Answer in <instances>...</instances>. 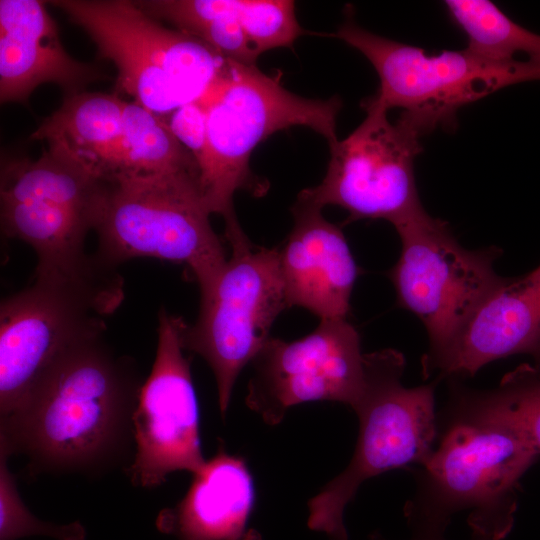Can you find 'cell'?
<instances>
[{
    "label": "cell",
    "instance_id": "6da1fadb",
    "mask_svg": "<svg viewBox=\"0 0 540 540\" xmlns=\"http://www.w3.org/2000/svg\"><path fill=\"white\" fill-rule=\"evenodd\" d=\"M144 381L99 336L60 357L21 405L0 417V449L27 473L101 477L135 456L133 417Z\"/></svg>",
    "mask_w": 540,
    "mask_h": 540
},
{
    "label": "cell",
    "instance_id": "7a4b0ae2",
    "mask_svg": "<svg viewBox=\"0 0 540 540\" xmlns=\"http://www.w3.org/2000/svg\"><path fill=\"white\" fill-rule=\"evenodd\" d=\"M440 441L416 472L404 508L412 531L444 534L467 511L472 538L503 540L514 525L519 482L538 458L496 389L473 390L450 379Z\"/></svg>",
    "mask_w": 540,
    "mask_h": 540
},
{
    "label": "cell",
    "instance_id": "3957f363",
    "mask_svg": "<svg viewBox=\"0 0 540 540\" xmlns=\"http://www.w3.org/2000/svg\"><path fill=\"white\" fill-rule=\"evenodd\" d=\"M123 300L117 267L96 253L37 263L31 283L0 305V417L16 410L66 352L103 336Z\"/></svg>",
    "mask_w": 540,
    "mask_h": 540
},
{
    "label": "cell",
    "instance_id": "277c9868",
    "mask_svg": "<svg viewBox=\"0 0 540 540\" xmlns=\"http://www.w3.org/2000/svg\"><path fill=\"white\" fill-rule=\"evenodd\" d=\"M205 112L203 149L196 160L199 185L211 214L225 222V234L241 228L233 205L237 191L262 195L267 186L250 169L254 149L272 134L294 126L312 129L328 144L336 141L342 102L301 97L287 90L279 76L256 65L228 60L199 99Z\"/></svg>",
    "mask_w": 540,
    "mask_h": 540
},
{
    "label": "cell",
    "instance_id": "5b68a950",
    "mask_svg": "<svg viewBox=\"0 0 540 540\" xmlns=\"http://www.w3.org/2000/svg\"><path fill=\"white\" fill-rule=\"evenodd\" d=\"M210 215L197 173L117 176L105 181L96 254L115 267L138 257L183 264L201 294L227 262Z\"/></svg>",
    "mask_w": 540,
    "mask_h": 540
},
{
    "label": "cell",
    "instance_id": "8992f818",
    "mask_svg": "<svg viewBox=\"0 0 540 540\" xmlns=\"http://www.w3.org/2000/svg\"><path fill=\"white\" fill-rule=\"evenodd\" d=\"M50 3L86 31L100 58L115 65L117 91L158 116L199 100L227 66L228 59L213 48L164 27L135 1Z\"/></svg>",
    "mask_w": 540,
    "mask_h": 540
},
{
    "label": "cell",
    "instance_id": "52a82bcc",
    "mask_svg": "<svg viewBox=\"0 0 540 540\" xmlns=\"http://www.w3.org/2000/svg\"><path fill=\"white\" fill-rule=\"evenodd\" d=\"M364 360L365 387L353 409L359 420L355 452L348 466L308 504V526L328 534L345 530V508L364 481L393 469L423 466L438 436L437 381L405 387V358L394 349L365 354Z\"/></svg>",
    "mask_w": 540,
    "mask_h": 540
},
{
    "label": "cell",
    "instance_id": "ba28073f",
    "mask_svg": "<svg viewBox=\"0 0 540 540\" xmlns=\"http://www.w3.org/2000/svg\"><path fill=\"white\" fill-rule=\"evenodd\" d=\"M334 37L358 50L374 67L377 92L363 100L385 111L402 109L423 135L454 127L457 111L509 85L540 80V68L528 63H499L467 48L429 55L360 27L351 14Z\"/></svg>",
    "mask_w": 540,
    "mask_h": 540
},
{
    "label": "cell",
    "instance_id": "9c48e42d",
    "mask_svg": "<svg viewBox=\"0 0 540 540\" xmlns=\"http://www.w3.org/2000/svg\"><path fill=\"white\" fill-rule=\"evenodd\" d=\"M401 251L388 276L400 307L413 313L429 338L424 371L438 360L471 314L500 282L501 249L464 248L448 224L423 211L394 227Z\"/></svg>",
    "mask_w": 540,
    "mask_h": 540
},
{
    "label": "cell",
    "instance_id": "30bf717a",
    "mask_svg": "<svg viewBox=\"0 0 540 540\" xmlns=\"http://www.w3.org/2000/svg\"><path fill=\"white\" fill-rule=\"evenodd\" d=\"M231 249L214 283L200 294L195 323L187 324L182 334L184 349L200 355L214 374L222 418L240 372L271 337L279 314L289 308L278 247L247 240Z\"/></svg>",
    "mask_w": 540,
    "mask_h": 540
},
{
    "label": "cell",
    "instance_id": "8fae6325",
    "mask_svg": "<svg viewBox=\"0 0 540 540\" xmlns=\"http://www.w3.org/2000/svg\"><path fill=\"white\" fill-rule=\"evenodd\" d=\"M361 106L363 121L347 137L329 144L322 181L297 198L321 209L339 206L349 214L347 223L383 219L395 227L425 211L414 172L423 134L402 115L391 122L387 111Z\"/></svg>",
    "mask_w": 540,
    "mask_h": 540
},
{
    "label": "cell",
    "instance_id": "7c38bea8",
    "mask_svg": "<svg viewBox=\"0 0 540 540\" xmlns=\"http://www.w3.org/2000/svg\"><path fill=\"white\" fill-rule=\"evenodd\" d=\"M105 181L76 159L47 147L39 158L2 157L0 203L5 237L30 245L38 264L86 254Z\"/></svg>",
    "mask_w": 540,
    "mask_h": 540
},
{
    "label": "cell",
    "instance_id": "4fadbf2b",
    "mask_svg": "<svg viewBox=\"0 0 540 540\" xmlns=\"http://www.w3.org/2000/svg\"><path fill=\"white\" fill-rule=\"evenodd\" d=\"M357 329L347 319L320 320L294 341L270 337L253 359L247 406L266 424L311 401L356 407L365 387V360Z\"/></svg>",
    "mask_w": 540,
    "mask_h": 540
},
{
    "label": "cell",
    "instance_id": "5bb4252c",
    "mask_svg": "<svg viewBox=\"0 0 540 540\" xmlns=\"http://www.w3.org/2000/svg\"><path fill=\"white\" fill-rule=\"evenodd\" d=\"M186 325L182 317L159 310L155 358L133 417L135 456L126 470L137 487H157L176 471L195 474L206 462L190 358L182 344Z\"/></svg>",
    "mask_w": 540,
    "mask_h": 540
},
{
    "label": "cell",
    "instance_id": "9a60e30c",
    "mask_svg": "<svg viewBox=\"0 0 540 540\" xmlns=\"http://www.w3.org/2000/svg\"><path fill=\"white\" fill-rule=\"evenodd\" d=\"M292 215L293 227L278 247L288 307L307 309L320 320L347 319L358 267L341 228L298 198Z\"/></svg>",
    "mask_w": 540,
    "mask_h": 540
},
{
    "label": "cell",
    "instance_id": "2e32d148",
    "mask_svg": "<svg viewBox=\"0 0 540 540\" xmlns=\"http://www.w3.org/2000/svg\"><path fill=\"white\" fill-rule=\"evenodd\" d=\"M516 354L540 366V265L519 277H502L425 373L471 377L492 361Z\"/></svg>",
    "mask_w": 540,
    "mask_h": 540
},
{
    "label": "cell",
    "instance_id": "e0dca14e",
    "mask_svg": "<svg viewBox=\"0 0 540 540\" xmlns=\"http://www.w3.org/2000/svg\"><path fill=\"white\" fill-rule=\"evenodd\" d=\"M103 76L65 50L46 2L0 1V99L23 102L41 84L54 83L65 95L83 91Z\"/></svg>",
    "mask_w": 540,
    "mask_h": 540
},
{
    "label": "cell",
    "instance_id": "ac0fdd59",
    "mask_svg": "<svg viewBox=\"0 0 540 540\" xmlns=\"http://www.w3.org/2000/svg\"><path fill=\"white\" fill-rule=\"evenodd\" d=\"M254 498L245 461L219 440L217 453L193 474L185 496L159 513L156 526L177 540H241Z\"/></svg>",
    "mask_w": 540,
    "mask_h": 540
},
{
    "label": "cell",
    "instance_id": "d6986e66",
    "mask_svg": "<svg viewBox=\"0 0 540 540\" xmlns=\"http://www.w3.org/2000/svg\"><path fill=\"white\" fill-rule=\"evenodd\" d=\"M126 101L117 93L81 91L65 95L31 139L44 141L108 181L123 168L122 119Z\"/></svg>",
    "mask_w": 540,
    "mask_h": 540
},
{
    "label": "cell",
    "instance_id": "ffe728a7",
    "mask_svg": "<svg viewBox=\"0 0 540 540\" xmlns=\"http://www.w3.org/2000/svg\"><path fill=\"white\" fill-rule=\"evenodd\" d=\"M136 4L155 19L166 20L178 30L213 48L224 58L256 65L258 56L246 36L240 0H145Z\"/></svg>",
    "mask_w": 540,
    "mask_h": 540
},
{
    "label": "cell",
    "instance_id": "44dd1931",
    "mask_svg": "<svg viewBox=\"0 0 540 540\" xmlns=\"http://www.w3.org/2000/svg\"><path fill=\"white\" fill-rule=\"evenodd\" d=\"M449 17L466 35L467 49L499 63L540 68V35L514 22L489 0H447Z\"/></svg>",
    "mask_w": 540,
    "mask_h": 540
},
{
    "label": "cell",
    "instance_id": "7402d4cb",
    "mask_svg": "<svg viewBox=\"0 0 540 540\" xmlns=\"http://www.w3.org/2000/svg\"><path fill=\"white\" fill-rule=\"evenodd\" d=\"M122 134L124 159L118 176L181 172L199 175L195 158L179 141L168 122L135 101L125 103Z\"/></svg>",
    "mask_w": 540,
    "mask_h": 540
},
{
    "label": "cell",
    "instance_id": "603a6c76",
    "mask_svg": "<svg viewBox=\"0 0 540 540\" xmlns=\"http://www.w3.org/2000/svg\"><path fill=\"white\" fill-rule=\"evenodd\" d=\"M9 455L0 449V540L43 536L54 540H86L87 532L79 521L57 524L44 521L27 508L8 467Z\"/></svg>",
    "mask_w": 540,
    "mask_h": 540
},
{
    "label": "cell",
    "instance_id": "cb8c5ba5",
    "mask_svg": "<svg viewBox=\"0 0 540 540\" xmlns=\"http://www.w3.org/2000/svg\"><path fill=\"white\" fill-rule=\"evenodd\" d=\"M240 15L249 43L259 57L279 47H291L305 31L289 0H240Z\"/></svg>",
    "mask_w": 540,
    "mask_h": 540
},
{
    "label": "cell",
    "instance_id": "d4e9b609",
    "mask_svg": "<svg viewBox=\"0 0 540 540\" xmlns=\"http://www.w3.org/2000/svg\"><path fill=\"white\" fill-rule=\"evenodd\" d=\"M540 455V366H520L496 388Z\"/></svg>",
    "mask_w": 540,
    "mask_h": 540
},
{
    "label": "cell",
    "instance_id": "484cf974",
    "mask_svg": "<svg viewBox=\"0 0 540 540\" xmlns=\"http://www.w3.org/2000/svg\"><path fill=\"white\" fill-rule=\"evenodd\" d=\"M168 124L197 160L203 149L205 135V112L200 101L191 102L176 110L170 115Z\"/></svg>",
    "mask_w": 540,
    "mask_h": 540
},
{
    "label": "cell",
    "instance_id": "4316f807",
    "mask_svg": "<svg viewBox=\"0 0 540 540\" xmlns=\"http://www.w3.org/2000/svg\"><path fill=\"white\" fill-rule=\"evenodd\" d=\"M409 540H445L444 534L431 532L413 531V535ZM471 540H478L472 538Z\"/></svg>",
    "mask_w": 540,
    "mask_h": 540
},
{
    "label": "cell",
    "instance_id": "83f0119b",
    "mask_svg": "<svg viewBox=\"0 0 540 540\" xmlns=\"http://www.w3.org/2000/svg\"><path fill=\"white\" fill-rule=\"evenodd\" d=\"M369 540H386L383 536H381L379 533H373L370 536Z\"/></svg>",
    "mask_w": 540,
    "mask_h": 540
}]
</instances>
